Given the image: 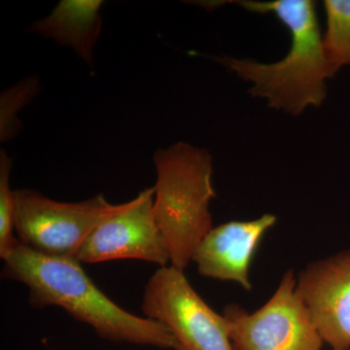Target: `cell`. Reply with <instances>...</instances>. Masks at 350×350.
<instances>
[{"label":"cell","instance_id":"6da1fadb","mask_svg":"<svg viewBox=\"0 0 350 350\" xmlns=\"http://www.w3.org/2000/svg\"><path fill=\"white\" fill-rule=\"evenodd\" d=\"M2 278L25 284L34 308L59 306L103 340L181 350L162 323L131 314L110 300L75 258L46 256L20 243L4 261Z\"/></svg>","mask_w":350,"mask_h":350},{"label":"cell","instance_id":"7a4b0ae2","mask_svg":"<svg viewBox=\"0 0 350 350\" xmlns=\"http://www.w3.org/2000/svg\"><path fill=\"white\" fill-rule=\"evenodd\" d=\"M255 13H273L291 33V47L282 61L261 64L252 59L216 57V61L251 82L250 93L266 98L269 107L300 115L319 107L327 96L325 80L332 78L325 61L317 6L312 0L236 1Z\"/></svg>","mask_w":350,"mask_h":350},{"label":"cell","instance_id":"3957f363","mask_svg":"<svg viewBox=\"0 0 350 350\" xmlns=\"http://www.w3.org/2000/svg\"><path fill=\"white\" fill-rule=\"evenodd\" d=\"M154 162V216L169 250L170 266L184 271L213 229L209 211L216 196L213 159L206 150L180 142L157 151Z\"/></svg>","mask_w":350,"mask_h":350},{"label":"cell","instance_id":"277c9868","mask_svg":"<svg viewBox=\"0 0 350 350\" xmlns=\"http://www.w3.org/2000/svg\"><path fill=\"white\" fill-rule=\"evenodd\" d=\"M14 193L18 239L29 250L50 257L77 259L90 234L131 206V202L111 204L103 194L84 202H61L29 189Z\"/></svg>","mask_w":350,"mask_h":350},{"label":"cell","instance_id":"5b68a950","mask_svg":"<svg viewBox=\"0 0 350 350\" xmlns=\"http://www.w3.org/2000/svg\"><path fill=\"white\" fill-rule=\"evenodd\" d=\"M145 317L167 327L181 350H234L223 314L214 312L172 266L162 267L145 286Z\"/></svg>","mask_w":350,"mask_h":350},{"label":"cell","instance_id":"8992f818","mask_svg":"<svg viewBox=\"0 0 350 350\" xmlns=\"http://www.w3.org/2000/svg\"><path fill=\"white\" fill-rule=\"evenodd\" d=\"M223 317L234 350H321L323 345L297 292L293 271L283 275L275 294L256 312L231 305Z\"/></svg>","mask_w":350,"mask_h":350},{"label":"cell","instance_id":"52a82bcc","mask_svg":"<svg viewBox=\"0 0 350 350\" xmlns=\"http://www.w3.org/2000/svg\"><path fill=\"white\" fill-rule=\"evenodd\" d=\"M155 188H147L131 200L126 211L98 226L83 244L77 260L96 264L118 259H137L170 265L167 243L154 216Z\"/></svg>","mask_w":350,"mask_h":350},{"label":"cell","instance_id":"ba28073f","mask_svg":"<svg viewBox=\"0 0 350 350\" xmlns=\"http://www.w3.org/2000/svg\"><path fill=\"white\" fill-rule=\"evenodd\" d=\"M297 292L323 342L350 349V250L308 264Z\"/></svg>","mask_w":350,"mask_h":350},{"label":"cell","instance_id":"9c48e42d","mask_svg":"<svg viewBox=\"0 0 350 350\" xmlns=\"http://www.w3.org/2000/svg\"><path fill=\"white\" fill-rule=\"evenodd\" d=\"M273 214L255 220L231 221L213 228L195 251L192 261L206 278L239 283L251 290L250 268L258 245L275 224Z\"/></svg>","mask_w":350,"mask_h":350},{"label":"cell","instance_id":"30bf717a","mask_svg":"<svg viewBox=\"0 0 350 350\" xmlns=\"http://www.w3.org/2000/svg\"><path fill=\"white\" fill-rule=\"evenodd\" d=\"M100 0H63L45 19L31 25L29 32H38L68 46L91 66L93 48L101 31Z\"/></svg>","mask_w":350,"mask_h":350},{"label":"cell","instance_id":"8fae6325","mask_svg":"<svg viewBox=\"0 0 350 350\" xmlns=\"http://www.w3.org/2000/svg\"><path fill=\"white\" fill-rule=\"evenodd\" d=\"M324 57L332 77L342 66H350V0H325Z\"/></svg>","mask_w":350,"mask_h":350},{"label":"cell","instance_id":"7c38bea8","mask_svg":"<svg viewBox=\"0 0 350 350\" xmlns=\"http://www.w3.org/2000/svg\"><path fill=\"white\" fill-rule=\"evenodd\" d=\"M13 162L5 151L0 153V257L8 259L20 245L15 231V193L10 188Z\"/></svg>","mask_w":350,"mask_h":350},{"label":"cell","instance_id":"4fadbf2b","mask_svg":"<svg viewBox=\"0 0 350 350\" xmlns=\"http://www.w3.org/2000/svg\"><path fill=\"white\" fill-rule=\"evenodd\" d=\"M349 350H350V349H349Z\"/></svg>","mask_w":350,"mask_h":350}]
</instances>
